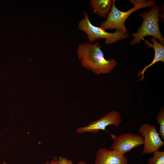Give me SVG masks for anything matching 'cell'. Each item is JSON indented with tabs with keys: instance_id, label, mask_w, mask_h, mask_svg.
<instances>
[{
	"instance_id": "cell-3",
	"label": "cell",
	"mask_w": 164,
	"mask_h": 164,
	"mask_svg": "<svg viewBox=\"0 0 164 164\" xmlns=\"http://www.w3.org/2000/svg\"><path fill=\"white\" fill-rule=\"evenodd\" d=\"M79 30L85 32L87 35L88 41L93 43L97 39H105V43L108 45L117 42L129 37L127 29L121 31H115L114 32H107L101 27L93 25L90 22L87 12H84V18L78 23Z\"/></svg>"
},
{
	"instance_id": "cell-17",
	"label": "cell",
	"mask_w": 164,
	"mask_h": 164,
	"mask_svg": "<svg viewBox=\"0 0 164 164\" xmlns=\"http://www.w3.org/2000/svg\"><path fill=\"white\" fill-rule=\"evenodd\" d=\"M3 164H7V163L6 162H4L3 163Z\"/></svg>"
},
{
	"instance_id": "cell-2",
	"label": "cell",
	"mask_w": 164,
	"mask_h": 164,
	"mask_svg": "<svg viewBox=\"0 0 164 164\" xmlns=\"http://www.w3.org/2000/svg\"><path fill=\"white\" fill-rule=\"evenodd\" d=\"M160 10V6L155 5L149 12L138 14L139 16L142 18L143 22L137 32L132 34L134 38L130 43L131 45L140 43L147 36H152L158 39L161 44H164V38L160 31L159 24Z\"/></svg>"
},
{
	"instance_id": "cell-13",
	"label": "cell",
	"mask_w": 164,
	"mask_h": 164,
	"mask_svg": "<svg viewBox=\"0 0 164 164\" xmlns=\"http://www.w3.org/2000/svg\"><path fill=\"white\" fill-rule=\"evenodd\" d=\"M57 164H73V161L67 157L60 156L57 159Z\"/></svg>"
},
{
	"instance_id": "cell-6",
	"label": "cell",
	"mask_w": 164,
	"mask_h": 164,
	"mask_svg": "<svg viewBox=\"0 0 164 164\" xmlns=\"http://www.w3.org/2000/svg\"><path fill=\"white\" fill-rule=\"evenodd\" d=\"M121 121L120 113L116 111H111L98 120L91 122L87 125L77 128L76 131L78 134L86 132L96 133L100 130L105 131L106 127L109 125L117 127Z\"/></svg>"
},
{
	"instance_id": "cell-4",
	"label": "cell",
	"mask_w": 164,
	"mask_h": 164,
	"mask_svg": "<svg viewBox=\"0 0 164 164\" xmlns=\"http://www.w3.org/2000/svg\"><path fill=\"white\" fill-rule=\"evenodd\" d=\"M115 1L113 0L112 6L107 19L100 23V27L104 30L115 29L116 31H121L126 29L125 22L130 14L142 8L152 7L156 3L154 0H149L135 5L126 12H123L116 7L115 5Z\"/></svg>"
},
{
	"instance_id": "cell-16",
	"label": "cell",
	"mask_w": 164,
	"mask_h": 164,
	"mask_svg": "<svg viewBox=\"0 0 164 164\" xmlns=\"http://www.w3.org/2000/svg\"><path fill=\"white\" fill-rule=\"evenodd\" d=\"M77 164H90L87 163L83 161H80L78 162Z\"/></svg>"
},
{
	"instance_id": "cell-8",
	"label": "cell",
	"mask_w": 164,
	"mask_h": 164,
	"mask_svg": "<svg viewBox=\"0 0 164 164\" xmlns=\"http://www.w3.org/2000/svg\"><path fill=\"white\" fill-rule=\"evenodd\" d=\"M94 164H128V159L115 150L101 148L96 152Z\"/></svg>"
},
{
	"instance_id": "cell-7",
	"label": "cell",
	"mask_w": 164,
	"mask_h": 164,
	"mask_svg": "<svg viewBox=\"0 0 164 164\" xmlns=\"http://www.w3.org/2000/svg\"><path fill=\"white\" fill-rule=\"evenodd\" d=\"M111 136L114 141L110 149L115 150L124 155L143 143V138L138 134L124 133L117 137L112 135Z\"/></svg>"
},
{
	"instance_id": "cell-1",
	"label": "cell",
	"mask_w": 164,
	"mask_h": 164,
	"mask_svg": "<svg viewBox=\"0 0 164 164\" xmlns=\"http://www.w3.org/2000/svg\"><path fill=\"white\" fill-rule=\"evenodd\" d=\"M99 43V42L94 44L84 42L80 44L77 49V54L82 67L100 75L111 72L117 63L114 59L105 58Z\"/></svg>"
},
{
	"instance_id": "cell-9",
	"label": "cell",
	"mask_w": 164,
	"mask_h": 164,
	"mask_svg": "<svg viewBox=\"0 0 164 164\" xmlns=\"http://www.w3.org/2000/svg\"><path fill=\"white\" fill-rule=\"evenodd\" d=\"M145 45L148 48L153 47L155 51V55L154 59L152 62L148 65L145 67L138 74V76L141 75L142 77L140 79L142 80L144 78V73L145 71L149 67L152 66L159 61L164 62V46L158 42L156 39L153 37L151 40L152 44L150 43L148 40L144 39Z\"/></svg>"
},
{
	"instance_id": "cell-5",
	"label": "cell",
	"mask_w": 164,
	"mask_h": 164,
	"mask_svg": "<svg viewBox=\"0 0 164 164\" xmlns=\"http://www.w3.org/2000/svg\"><path fill=\"white\" fill-rule=\"evenodd\" d=\"M138 132L144 139L143 154L152 153L158 150L164 145V142L154 125L143 124L139 128Z\"/></svg>"
},
{
	"instance_id": "cell-14",
	"label": "cell",
	"mask_w": 164,
	"mask_h": 164,
	"mask_svg": "<svg viewBox=\"0 0 164 164\" xmlns=\"http://www.w3.org/2000/svg\"><path fill=\"white\" fill-rule=\"evenodd\" d=\"M130 2L134 6L137 5L141 3L144 2H146L145 0H130Z\"/></svg>"
},
{
	"instance_id": "cell-11",
	"label": "cell",
	"mask_w": 164,
	"mask_h": 164,
	"mask_svg": "<svg viewBox=\"0 0 164 164\" xmlns=\"http://www.w3.org/2000/svg\"><path fill=\"white\" fill-rule=\"evenodd\" d=\"M153 154V156L148 159V164H164V151L158 150Z\"/></svg>"
},
{
	"instance_id": "cell-15",
	"label": "cell",
	"mask_w": 164,
	"mask_h": 164,
	"mask_svg": "<svg viewBox=\"0 0 164 164\" xmlns=\"http://www.w3.org/2000/svg\"><path fill=\"white\" fill-rule=\"evenodd\" d=\"M57 164V159H53L50 162L48 161L44 164Z\"/></svg>"
},
{
	"instance_id": "cell-12",
	"label": "cell",
	"mask_w": 164,
	"mask_h": 164,
	"mask_svg": "<svg viewBox=\"0 0 164 164\" xmlns=\"http://www.w3.org/2000/svg\"><path fill=\"white\" fill-rule=\"evenodd\" d=\"M156 121L159 124V135L162 141L164 140V109L162 107L156 116Z\"/></svg>"
},
{
	"instance_id": "cell-10",
	"label": "cell",
	"mask_w": 164,
	"mask_h": 164,
	"mask_svg": "<svg viewBox=\"0 0 164 164\" xmlns=\"http://www.w3.org/2000/svg\"><path fill=\"white\" fill-rule=\"evenodd\" d=\"M112 4L113 0H90L89 2L94 12L102 17L108 16Z\"/></svg>"
}]
</instances>
